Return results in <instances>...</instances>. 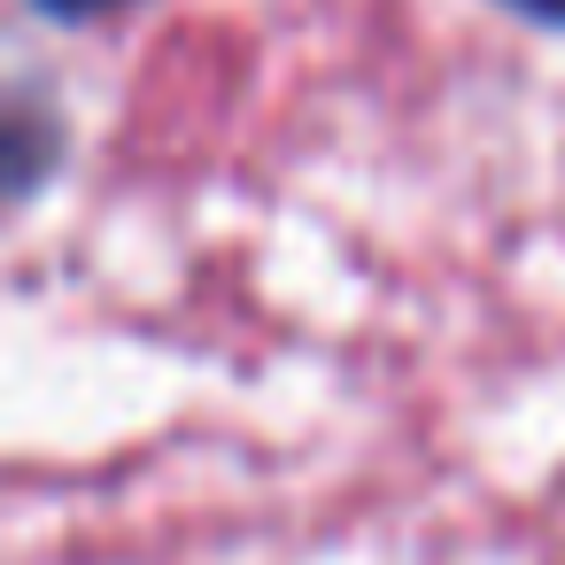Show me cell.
<instances>
[{
  "label": "cell",
  "mask_w": 565,
  "mask_h": 565,
  "mask_svg": "<svg viewBox=\"0 0 565 565\" xmlns=\"http://www.w3.org/2000/svg\"><path fill=\"white\" fill-rule=\"evenodd\" d=\"M47 17H71V24H86V17H109V9H132V0H40Z\"/></svg>",
  "instance_id": "cell-1"
},
{
  "label": "cell",
  "mask_w": 565,
  "mask_h": 565,
  "mask_svg": "<svg viewBox=\"0 0 565 565\" xmlns=\"http://www.w3.org/2000/svg\"><path fill=\"white\" fill-rule=\"evenodd\" d=\"M511 9H526V17H542V24H565V0H511Z\"/></svg>",
  "instance_id": "cell-2"
}]
</instances>
